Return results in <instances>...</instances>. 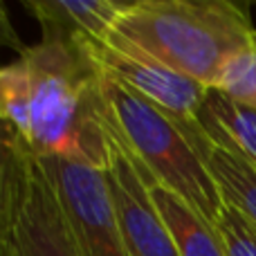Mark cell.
Segmentation results:
<instances>
[{"mask_svg":"<svg viewBox=\"0 0 256 256\" xmlns=\"http://www.w3.org/2000/svg\"><path fill=\"white\" fill-rule=\"evenodd\" d=\"M196 124L216 148L234 153L256 166V110L209 88Z\"/></svg>","mask_w":256,"mask_h":256,"instance_id":"cell-9","label":"cell"},{"mask_svg":"<svg viewBox=\"0 0 256 256\" xmlns=\"http://www.w3.org/2000/svg\"><path fill=\"white\" fill-rule=\"evenodd\" d=\"M88 48L104 76L160 108L164 115L184 128L189 140L200 137L196 117L209 92L207 86L164 66L115 32H110L106 40L88 43Z\"/></svg>","mask_w":256,"mask_h":256,"instance_id":"cell-5","label":"cell"},{"mask_svg":"<svg viewBox=\"0 0 256 256\" xmlns=\"http://www.w3.org/2000/svg\"><path fill=\"white\" fill-rule=\"evenodd\" d=\"M150 196L171 232L180 256H227L218 227L196 212L189 202L158 184L150 186Z\"/></svg>","mask_w":256,"mask_h":256,"instance_id":"cell-10","label":"cell"},{"mask_svg":"<svg viewBox=\"0 0 256 256\" xmlns=\"http://www.w3.org/2000/svg\"><path fill=\"white\" fill-rule=\"evenodd\" d=\"M216 88L256 110V43L227 63Z\"/></svg>","mask_w":256,"mask_h":256,"instance_id":"cell-12","label":"cell"},{"mask_svg":"<svg viewBox=\"0 0 256 256\" xmlns=\"http://www.w3.org/2000/svg\"><path fill=\"white\" fill-rule=\"evenodd\" d=\"M104 94L112 137L130 155L144 180L150 186L158 184L180 196L216 225L225 209V200L184 128L108 76L104 81Z\"/></svg>","mask_w":256,"mask_h":256,"instance_id":"cell-3","label":"cell"},{"mask_svg":"<svg viewBox=\"0 0 256 256\" xmlns=\"http://www.w3.org/2000/svg\"><path fill=\"white\" fill-rule=\"evenodd\" d=\"M112 32L207 88H216L227 63L256 43L248 4L232 0H135Z\"/></svg>","mask_w":256,"mask_h":256,"instance_id":"cell-2","label":"cell"},{"mask_svg":"<svg viewBox=\"0 0 256 256\" xmlns=\"http://www.w3.org/2000/svg\"><path fill=\"white\" fill-rule=\"evenodd\" d=\"M104 72L88 43L40 38L0 70V115L36 158L108 171L112 132Z\"/></svg>","mask_w":256,"mask_h":256,"instance_id":"cell-1","label":"cell"},{"mask_svg":"<svg viewBox=\"0 0 256 256\" xmlns=\"http://www.w3.org/2000/svg\"><path fill=\"white\" fill-rule=\"evenodd\" d=\"M216 227L225 243L227 256H256V230L234 207L225 204Z\"/></svg>","mask_w":256,"mask_h":256,"instance_id":"cell-13","label":"cell"},{"mask_svg":"<svg viewBox=\"0 0 256 256\" xmlns=\"http://www.w3.org/2000/svg\"><path fill=\"white\" fill-rule=\"evenodd\" d=\"M0 256H86L43 162L2 135Z\"/></svg>","mask_w":256,"mask_h":256,"instance_id":"cell-4","label":"cell"},{"mask_svg":"<svg viewBox=\"0 0 256 256\" xmlns=\"http://www.w3.org/2000/svg\"><path fill=\"white\" fill-rule=\"evenodd\" d=\"M108 186L130 256H180L164 218L150 196V184L122 144L112 137Z\"/></svg>","mask_w":256,"mask_h":256,"instance_id":"cell-7","label":"cell"},{"mask_svg":"<svg viewBox=\"0 0 256 256\" xmlns=\"http://www.w3.org/2000/svg\"><path fill=\"white\" fill-rule=\"evenodd\" d=\"M202 158L220 189L225 204L234 207L256 230V166L212 144L202 150Z\"/></svg>","mask_w":256,"mask_h":256,"instance_id":"cell-11","label":"cell"},{"mask_svg":"<svg viewBox=\"0 0 256 256\" xmlns=\"http://www.w3.org/2000/svg\"><path fill=\"white\" fill-rule=\"evenodd\" d=\"M40 162L61 198L84 254L130 256L108 186V171L61 158H45Z\"/></svg>","mask_w":256,"mask_h":256,"instance_id":"cell-6","label":"cell"},{"mask_svg":"<svg viewBox=\"0 0 256 256\" xmlns=\"http://www.w3.org/2000/svg\"><path fill=\"white\" fill-rule=\"evenodd\" d=\"M126 4L124 0H25L40 22L43 38L72 43L106 40Z\"/></svg>","mask_w":256,"mask_h":256,"instance_id":"cell-8","label":"cell"}]
</instances>
